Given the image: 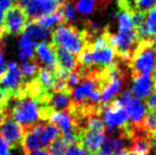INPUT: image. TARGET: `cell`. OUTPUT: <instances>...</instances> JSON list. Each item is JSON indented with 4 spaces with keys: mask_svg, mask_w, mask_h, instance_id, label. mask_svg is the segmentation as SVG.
I'll list each match as a JSON object with an SVG mask.
<instances>
[{
    "mask_svg": "<svg viewBox=\"0 0 156 155\" xmlns=\"http://www.w3.org/2000/svg\"><path fill=\"white\" fill-rule=\"evenodd\" d=\"M3 36H4L3 32H2V31H0V41H1V39H2V38H3Z\"/></svg>",
    "mask_w": 156,
    "mask_h": 155,
    "instance_id": "obj_37",
    "label": "cell"
},
{
    "mask_svg": "<svg viewBox=\"0 0 156 155\" xmlns=\"http://www.w3.org/2000/svg\"><path fill=\"white\" fill-rule=\"evenodd\" d=\"M23 33L26 34L28 37L32 39L37 45L38 43H41V41H47L48 39L51 37L52 31L49 29H45V28L39 27V26H37L33 21H29L27 23V26H26Z\"/></svg>",
    "mask_w": 156,
    "mask_h": 155,
    "instance_id": "obj_14",
    "label": "cell"
},
{
    "mask_svg": "<svg viewBox=\"0 0 156 155\" xmlns=\"http://www.w3.org/2000/svg\"><path fill=\"white\" fill-rule=\"evenodd\" d=\"M17 0H0V11L1 12H6L11 6L15 4Z\"/></svg>",
    "mask_w": 156,
    "mask_h": 155,
    "instance_id": "obj_29",
    "label": "cell"
},
{
    "mask_svg": "<svg viewBox=\"0 0 156 155\" xmlns=\"http://www.w3.org/2000/svg\"><path fill=\"white\" fill-rule=\"evenodd\" d=\"M34 58L41 67L54 71L56 69L55 47L51 43L41 41L35 46Z\"/></svg>",
    "mask_w": 156,
    "mask_h": 155,
    "instance_id": "obj_8",
    "label": "cell"
},
{
    "mask_svg": "<svg viewBox=\"0 0 156 155\" xmlns=\"http://www.w3.org/2000/svg\"><path fill=\"white\" fill-rule=\"evenodd\" d=\"M117 20H118V31L125 32L133 30V23L131 20V15L127 11L119 10L117 14Z\"/></svg>",
    "mask_w": 156,
    "mask_h": 155,
    "instance_id": "obj_22",
    "label": "cell"
},
{
    "mask_svg": "<svg viewBox=\"0 0 156 155\" xmlns=\"http://www.w3.org/2000/svg\"><path fill=\"white\" fill-rule=\"evenodd\" d=\"M101 115H103V123L105 126V132L114 133L116 135L119 131L124 129L129 123V116L125 112L124 105L121 99L116 98L109 101L104 106Z\"/></svg>",
    "mask_w": 156,
    "mask_h": 155,
    "instance_id": "obj_4",
    "label": "cell"
},
{
    "mask_svg": "<svg viewBox=\"0 0 156 155\" xmlns=\"http://www.w3.org/2000/svg\"><path fill=\"white\" fill-rule=\"evenodd\" d=\"M43 106L36 98L21 89L14 95L8 102V112L10 117L16 121L25 130L38 123L39 120L44 121Z\"/></svg>",
    "mask_w": 156,
    "mask_h": 155,
    "instance_id": "obj_1",
    "label": "cell"
},
{
    "mask_svg": "<svg viewBox=\"0 0 156 155\" xmlns=\"http://www.w3.org/2000/svg\"><path fill=\"white\" fill-rule=\"evenodd\" d=\"M18 5L25 11L28 19L34 21L45 15L58 12L65 0H17Z\"/></svg>",
    "mask_w": 156,
    "mask_h": 155,
    "instance_id": "obj_5",
    "label": "cell"
},
{
    "mask_svg": "<svg viewBox=\"0 0 156 155\" xmlns=\"http://www.w3.org/2000/svg\"><path fill=\"white\" fill-rule=\"evenodd\" d=\"M60 11L63 15L64 23H69L72 25V21L76 20V11L72 5V2L69 0H65V2L60 8Z\"/></svg>",
    "mask_w": 156,
    "mask_h": 155,
    "instance_id": "obj_23",
    "label": "cell"
},
{
    "mask_svg": "<svg viewBox=\"0 0 156 155\" xmlns=\"http://www.w3.org/2000/svg\"><path fill=\"white\" fill-rule=\"evenodd\" d=\"M41 65L36 62L35 58L30 61H26V62H21V65L19 67L20 69L21 76H23V79L25 82H29V81H32L33 79L35 78L37 71H38Z\"/></svg>",
    "mask_w": 156,
    "mask_h": 155,
    "instance_id": "obj_20",
    "label": "cell"
},
{
    "mask_svg": "<svg viewBox=\"0 0 156 155\" xmlns=\"http://www.w3.org/2000/svg\"><path fill=\"white\" fill-rule=\"evenodd\" d=\"M132 93L137 99L147 98L153 91L152 76H140L133 79V88Z\"/></svg>",
    "mask_w": 156,
    "mask_h": 155,
    "instance_id": "obj_13",
    "label": "cell"
},
{
    "mask_svg": "<svg viewBox=\"0 0 156 155\" xmlns=\"http://www.w3.org/2000/svg\"><path fill=\"white\" fill-rule=\"evenodd\" d=\"M105 139V132L103 131L82 130L79 143L83 146L89 154L97 155L100 152L103 141Z\"/></svg>",
    "mask_w": 156,
    "mask_h": 155,
    "instance_id": "obj_9",
    "label": "cell"
},
{
    "mask_svg": "<svg viewBox=\"0 0 156 155\" xmlns=\"http://www.w3.org/2000/svg\"><path fill=\"white\" fill-rule=\"evenodd\" d=\"M153 47H154V50H155V52H156V38L153 39Z\"/></svg>",
    "mask_w": 156,
    "mask_h": 155,
    "instance_id": "obj_36",
    "label": "cell"
},
{
    "mask_svg": "<svg viewBox=\"0 0 156 155\" xmlns=\"http://www.w3.org/2000/svg\"><path fill=\"white\" fill-rule=\"evenodd\" d=\"M5 71V63H4V51L3 48L0 46V78Z\"/></svg>",
    "mask_w": 156,
    "mask_h": 155,
    "instance_id": "obj_31",
    "label": "cell"
},
{
    "mask_svg": "<svg viewBox=\"0 0 156 155\" xmlns=\"http://www.w3.org/2000/svg\"><path fill=\"white\" fill-rule=\"evenodd\" d=\"M55 55H56V68L65 72H72L78 67V61L74 54L70 53L69 51L63 49V48L55 47Z\"/></svg>",
    "mask_w": 156,
    "mask_h": 155,
    "instance_id": "obj_12",
    "label": "cell"
},
{
    "mask_svg": "<svg viewBox=\"0 0 156 155\" xmlns=\"http://www.w3.org/2000/svg\"><path fill=\"white\" fill-rule=\"evenodd\" d=\"M156 5V0H135L136 10L147 13L149 10Z\"/></svg>",
    "mask_w": 156,
    "mask_h": 155,
    "instance_id": "obj_26",
    "label": "cell"
},
{
    "mask_svg": "<svg viewBox=\"0 0 156 155\" xmlns=\"http://www.w3.org/2000/svg\"><path fill=\"white\" fill-rule=\"evenodd\" d=\"M65 155H89V153L83 148L82 145L74 143V145L68 146Z\"/></svg>",
    "mask_w": 156,
    "mask_h": 155,
    "instance_id": "obj_27",
    "label": "cell"
},
{
    "mask_svg": "<svg viewBox=\"0 0 156 155\" xmlns=\"http://www.w3.org/2000/svg\"><path fill=\"white\" fill-rule=\"evenodd\" d=\"M33 23H35L37 26H39V27H41V28L51 30V28L54 27V26L60 25V23H64V19H63L62 13L58 10V12H54V13H52V14L39 17L36 20L33 21Z\"/></svg>",
    "mask_w": 156,
    "mask_h": 155,
    "instance_id": "obj_19",
    "label": "cell"
},
{
    "mask_svg": "<svg viewBox=\"0 0 156 155\" xmlns=\"http://www.w3.org/2000/svg\"><path fill=\"white\" fill-rule=\"evenodd\" d=\"M126 155H137V154H136L135 152H133V151H129V152H127V154H126Z\"/></svg>",
    "mask_w": 156,
    "mask_h": 155,
    "instance_id": "obj_35",
    "label": "cell"
},
{
    "mask_svg": "<svg viewBox=\"0 0 156 155\" xmlns=\"http://www.w3.org/2000/svg\"><path fill=\"white\" fill-rule=\"evenodd\" d=\"M97 155H111V154H107V153H104V152H101V151H100Z\"/></svg>",
    "mask_w": 156,
    "mask_h": 155,
    "instance_id": "obj_38",
    "label": "cell"
},
{
    "mask_svg": "<svg viewBox=\"0 0 156 155\" xmlns=\"http://www.w3.org/2000/svg\"><path fill=\"white\" fill-rule=\"evenodd\" d=\"M28 23L29 19L25 11L18 4H14L4 15L2 32L4 35H19L23 32Z\"/></svg>",
    "mask_w": 156,
    "mask_h": 155,
    "instance_id": "obj_6",
    "label": "cell"
},
{
    "mask_svg": "<svg viewBox=\"0 0 156 155\" xmlns=\"http://www.w3.org/2000/svg\"><path fill=\"white\" fill-rule=\"evenodd\" d=\"M140 129L151 138H154L156 135V111L147 110V113L139 124Z\"/></svg>",
    "mask_w": 156,
    "mask_h": 155,
    "instance_id": "obj_18",
    "label": "cell"
},
{
    "mask_svg": "<svg viewBox=\"0 0 156 155\" xmlns=\"http://www.w3.org/2000/svg\"><path fill=\"white\" fill-rule=\"evenodd\" d=\"M94 38L84 29L80 30L73 25L60 23L51 33V44L78 55L82 50L94 43Z\"/></svg>",
    "mask_w": 156,
    "mask_h": 155,
    "instance_id": "obj_2",
    "label": "cell"
},
{
    "mask_svg": "<svg viewBox=\"0 0 156 155\" xmlns=\"http://www.w3.org/2000/svg\"><path fill=\"white\" fill-rule=\"evenodd\" d=\"M43 128L44 122H39V123L34 124L31 128L25 130L23 145H21V150H23L25 155H29L32 152L36 151V150L41 149L39 137H41Z\"/></svg>",
    "mask_w": 156,
    "mask_h": 155,
    "instance_id": "obj_10",
    "label": "cell"
},
{
    "mask_svg": "<svg viewBox=\"0 0 156 155\" xmlns=\"http://www.w3.org/2000/svg\"><path fill=\"white\" fill-rule=\"evenodd\" d=\"M4 12L0 11V31H2V27H3V21H4Z\"/></svg>",
    "mask_w": 156,
    "mask_h": 155,
    "instance_id": "obj_33",
    "label": "cell"
},
{
    "mask_svg": "<svg viewBox=\"0 0 156 155\" xmlns=\"http://www.w3.org/2000/svg\"><path fill=\"white\" fill-rule=\"evenodd\" d=\"M0 155H11L10 148L1 136H0Z\"/></svg>",
    "mask_w": 156,
    "mask_h": 155,
    "instance_id": "obj_30",
    "label": "cell"
},
{
    "mask_svg": "<svg viewBox=\"0 0 156 155\" xmlns=\"http://www.w3.org/2000/svg\"><path fill=\"white\" fill-rule=\"evenodd\" d=\"M29 155H49L48 154V151L45 149H39V150H36V151L32 152L30 153Z\"/></svg>",
    "mask_w": 156,
    "mask_h": 155,
    "instance_id": "obj_32",
    "label": "cell"
},
{
    "mask_svg": "<svg viewBox=\"0 0 156 155\" xmlns=\"http://www.w3.org/2000/svg\"><path fill=\"white\" fill-rule=\"evenodd\" d=\"M54 71L49 70V69L41 66L38 71H37L36 76H35V78L33 79L37 83V85L47 93H52V90H53L54 81H55Z\"/></svg>",
    "mask_w": 156,
    "mask_h": 155,
    "instance_id": "obj_15",
    "label": "cell"
},
{
    "mask_svg": "<svg viewBox=\"0 0 156 155\" xmlns=\"http://www.w3.org/2000/svg\"><path fill=\"white\" fill-rule=\"evenodd\" d=\"M67 145L64 143L62 137H58L48 146V154L49 155H65Z\"/></svg>",
    "mask_w": 156,
    "mask_h": 155,
    "instance_id": "obj_25",
    "label": "cell"
},
{
    "mask_svg": "<svg viewBox=\"0 0 156 155\" xmlns=\"http://www.w3.org/2000/svg\"><path fill=\"white\" fill-rule=\"evenodd\" d=\"M132 79L140 76H152L156 70V52L153 39L140 41L126 63Z\"/></svg>",
    "mask_w": 156,
    "mask_h": 155,
    "instance_id": "obj_3",
    "label": "cell"
},
{
    "mask_svg": "<svg viewBox=\"0 0 156 155\" xmlns=\"http://www.w3.org/2000/svg\"><path fill=\"white\" fill-rule=\"evenodd\" d=\"M61 136V132L58 130V128L56 125L52 123H47L44 124L43 131L41 133V148L43 147H48L52 141H54L55 139H58Z\"/></svg>",
    "mask_w": 156,
    "mask_h": 155,
    "instance_id": "obj_17",
    "label": "cell"
},
{
    "mask_svg": "<svg viewBox=\"0 0 156 155\" xmlns=\"http://www.w3.org/2000/svg\"><path fill=\"white\" fill-rule=\"evenodd\" d=\"M69 1H71V2H73V1H74V0H69Z\"/></svg>",
    "mask_w": 156,
    "mask_h": 155,
    "instance_id": "obj_39",
    "label": "cell"
},
{
    "mask_svg": "<svg viewBox=\"0 0 156 155\" xmlns=\"http://www.w3.org/2000/svg\"><path fill=\"white\" fill-rule=\"evenodd\" d=\"M36 44L28 37L26 34H21L17 43V52L18 58L21 62L30 61L34 58V49Z\"/></svg>",
    "mask_w": 156,
    "mask_h": 155,
    "instance_id": "obj_16",
    "label": "cell"
},
{
    "mask_svg": "<svg viewBox=\"0 0 156 155\" xmlns=\"http://www.w3.org/2000/svg\"><path fill=\"white\" fill-rule=\"evenodd\" d=\"M76 10L82 15H88L94 13L97 9L100 8L99 0H74Z\"/></svg>",
    "mask_w": 156,
    "mask_h": 155,
    "instance_id": "obj_21",
    "label": "cell"
},
{
    "mask_svg": "<svg viewBox=\"0 0 156 155\" xmlns=\"http://www.w3.org/2000/svg\"><path fill=\"white\" fill-rule=\"evenodd\" d=\"M25 129L19 125L16 121L8 115L1 122H0V136L8 143L9 148L17 149L21 148L23 145Z\"/></svg>",
    "mask_w": 156,
    "mask_h": 155,
    "instance_id": "obj_7",
    "label": "cell"
},
{
    "mask_svg": "<svg viewBox=\"0 0 156 155\" xmlns=\"http://www.w3.org/2000/svg\"><path fill=\"white\" fill-rule=\"evenodd\" d=\"M71 105L70 91H52L48 95L46 106L52 111H68Z\"/></svg>",
    "mask_w": 156,
    "mask_h": 155,
    "instance_id": "obj_11",
    "label": "cell"
},
{
    "mask_svg": "<svg viewBox=\"0 0 156 155\" xmlns=\"http://www.w3.org/2000/svg\"><path fill=\"white\" fill-rule=\"evenodd\" d=\"M146 107L147 110L156 111V91L153 90L151 95H149L146 99Z\"/></svg>",
    "mask_w": 156,
    "mask_h": 155,
    "instance_id": "obj_28",
    "label": "cell"
},
{
    "mask_svg": "<svg viewBox=\"0 0 156 155\" xmlns=\"http://www.w3.org/2000/svg\"><path fill=\"white\" fill-rule=\"evenodd\" d=\"M152 81H153V90L156 91V70L152 75Z\"/></svg>",
    "mask_w": 156,
    "mask_h": 155,
    "instance_id": "obj_34",
    "label": "cell"
},
{
    "mask_svg": "<svg viewBox=\"0 0 156 155\" xmlns=\"http://www.w3.org/2000/svg\"><path fill=\"white\" fill-rule=\"evenodd\" d=\"M146 27L150 37H156V5L146 13Z\"/></svg>",
    "mask_w": 156,
    "mask_h": 155,
    "instance_id": "obj_24",
    "label": "cell"
}]
</instances>
